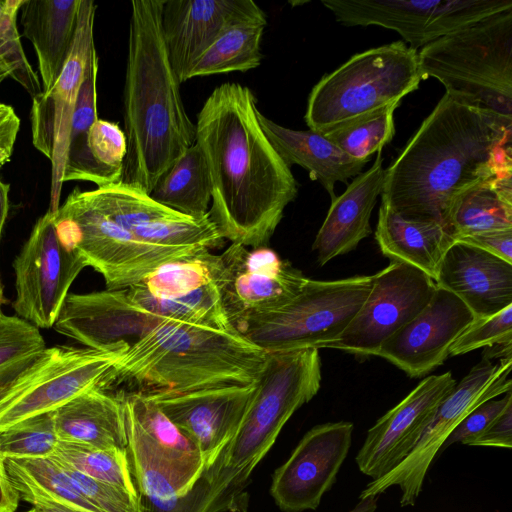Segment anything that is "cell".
<instances>
[{
  "label": "cell",
  "instance_id": "cell-1",
  "mask_svg": "<svg viewBox=\"0 0 512 512\" xmlns=\"http://www.w3.org/2000/svg\"><path fill=\"white\" fill-rule=\"evenodd\" d=\"M257 100L240 83L217 86L197 116L196 142L212 184L210 218L222 237L266 246L298 194V183L258 121Z\"/></svg>",
  "mask_w": 512,
  "mask_h": 512
},
{
  "label": "cell",
  "instance_id": "cell-2",
  "mask_svg": "<svg viewBox=\"0 0 512 512\" xmlns=\"http://www.w3.org/2000/svg\"><path fill=\"white\" fill-rule=\"evenodd\" d=\"M511 144L512 118L445 93L385 169L381 200L406 219L447 230L455 195L512 171Z\"/></svg>",
  "mask_w": 512,
  "mask_h": 512
},
{
  "label": "cell",
  "instance_id": "cell-3",
  "mask_svg": "<svg viewBox=\"0 0 512 512\" xmlns=\"http://www.w3.org/2000/svg\"><path fill=\"white\" fill-rule=\"evenodd\" d=\"M163 3L131 1L124 85L127 154L121 182L148 195L196 142L162 36Z\"/></svg>",
  "mask_w": 512,
  "mask_h": 512
},
{
  "label": "cell",
  "instance_id": "cell-4",
  "mask_svg": "<svg viewBox=\"0 0 512 512\" xmlns=\"http://www.w3.org/2000/svg\"><path fill=\"white\" fill-rule=\"evenodd\" d=\"M267 353L237 330L164 319L119 356L106 379L117 394H180L255 383Z\"/></svg>",
  "mask_w": 512,
  "mask_h": 512
},
{
  "label": "cell",
  "instance_id": "cell-5",
  "mask_svg": "<svg viewBox=\"0 0 512 512\" xmlns=\"http://www.w3.org/2000/svg\"><path fill=\"white\" fill-rule=\"evenodd\" d=\"M424 79L462 103L512 118V9L441 37L418 52Z\"/></svg>",
  "mask_w": 512,
  "mask_h": 512
},
{
  "label": "cell",
  "instance_id": "cell-6",
  "mask_svg": "<svg viewBox=\"0 0 512 512\" xmlns=\"http://www.w3.org/2000/svg\"><path fill=\"white\" fill-rule=\"evenodd\" d=\"M424 80L418 52L403 41L353 55L324 75L309 94L304 116L322 135L394 105Z\"/></svg>",
  "mask_w": 512,
  "mask_h": 512
},
{
  "label": "cell",
  "instance_id": "cell-7",
  "mask_svg": "<svg viewBox=\"0 0 512 512\" xmlns=\"http://www.w3.org/2000/svg\"><path fill=\"white\" fill-rule=\"evenodd\" d=\"M321 379L316 348L267 353L241 424L222 453L223 463L252 473L290 417L318 393Z\"/></svg>",
  "mask_w": 512,
  "mask_h": 512
},
{
  "label": "cell",
  "instance_id": "cell-8",
  "mask_svg": "<svg viewBox=\"0 0 512 512\" xmlns=\"http://www.w3.org/2000/svg\"><path fill=\"white\" fill-rule=\"evenodd\" d=\"M373 275L308 279L281 307L254 315L237 331L266 353L325 348L353 319L372 287Z\"/></svg>",
  "mask_w": 512,
  "mask_h": 512
},
{
  "label": "cell",
  "instance_id": "cell-9",
  "mask_svg": "<svg viewBox=\"0 0 512 512\" xmlns=\"http://www.w3.org/2000/svg\"><path fill=\"white\" fill-rule=\"evenodd\" d=\"M54 222L61 241L103 276L109 290L127 288L166 262L209 250L144 242L98 211L78 188L54 212Z\"/></svg>",
  "mask_w": 512,
  "mask_h": 512
},
{
  "label": "cell",
  "instance_id": "cell-10",
  "mask_svg": "<svg viewBox=\"0 0 512 512\" xmlns=\"http://www.w3.org/2000/svg\"><path fill=\"white\" fill-rule=\"evenodd\" d=\"M118 395L124 408L130 469L139 495L167 500L187 494L205 469L198 447L146 396Z\"/></svg>",
  "mask_w": 512,
  "mask_h": 512
},
{
  "label": "cell",
  "instance_id": "cell-11",
  "mask_svg": "<svg viewBox=\"0 0 512 512\" xmlns=\"http://www.w3.org/2000/svg\"><path fill=\"white\" fill-rule=\"evenodd\" d=\"M512 358L497 363L483 358L443 398L407 456L392 470L371 480L359 499L379 496L392 486L401 491V507L414 506L434 458L455 428L479 405L511 391Z\"/></svg>",
  "mask_w": 512,
  "mask_h": 512
},
{
  "label": "cell",
  "instance_id": "cell-12",
  "mask_svg": "<svg viewBox=\"0 0 512 512\" xmlns=\"http://www.w3.org/2000/svg\"><path fill=\"white\" fill-rule=\"evenodd\" d=\"M122 352L66 345L45 348L0 394V430L53 412L87 391H106L107 375Z\"/></svg>",
  "mask_w": 512,
  "mask_h": 512
},
{
  "label": "cell",
  "instance_id": "cell-13",
  "mask_svg": "<svg viewBox=\"0 0 512 512\" xmlns=\"http://www.w3.org/2000/svg\"><path fill=\"white\" fill-rule=\"evenodd\" d=\"M345 26H380L418 50L477 21L512 9V0H324Z\"/></svg>",
  "mask_w": 512,
  "mask_h": 512
},
{
  "label": "cell",
  "instance_id": "cell-14",
  "mask_svg": "<svg viewBox=\"0 0 512 512\" xmlns=\"http://www.w3.org/2000/svg\"><path fill=\"white\" fill-rule=\"evenodd\" d=\"M96 5L80 0L74 43L68 59L49 92L32 98V143L51 162V188L48 211L59 208L64 184L72 117L89 65L97 54L94 44Z\"/></svg>",
  "mask_w": 512,
  "mask_h": 512
},
{
  "label": "cell",
  "instance_id": "cell-15",
  "mask_svg": "<svg viewBox=\"0 0 512 512\" xmlns=\"http://www.w3.org/2000/svg\"><path fill=\"white\" fill-rule=\"evenodd\" d=\"M86 267L84 261L59 238L54 213L35 223L13 262L18 317L35 327H53L68 291Z\"/></svg>",
  "mask_w": 512,
  "mask_h": 512
},
{
  "label": "cell",
  "instance_id": "cell-16",
  "mask_svg": "<svg viewBox=\"0 0 512 512\" xmlns=\"http://www.w3.org/2000/svg\"><path fill=\"white\" fill-rule=\"evenodd\" d=\"M437 286L420 269L391 262L373 275L371 290L345 330L325 348L359 359L376 356L380 346L414 318L430 301Z\"/></svg>",
  "mask_w": 512,
  "mask_h": 512
},
{
  "label": "cell",
  "instance_id": "cell-17",
  "mask_svg": "<svg viewBox=\"0 0 512 512\" xmlns=\"http://www.w3.org/2000/svg\"><path fill=\"white\" fill-rule=\"evenodd\" d=\"M308 278L272 249L232 243L215 258V283L230 324L237 330L250 317L281 307Z\"/></svg>",
  "mask_w": 512,
  "mask_h": 512
},
{
  "label": "cell",
  "instance_id": "cell-18",
  "mask_svg": "<svg viewBox=\"0 0 512 512\" xmlns=\"http://www.w3.org/2000/svg\"><path fill=\"white\" fill-rule=\"evenodd\" d=\"M209 250L160 265L126 289L145 312L162 319L223 330L228 326Z\"/></svg>",
  "mask_w": 512,
  "mask_h": 512
},
{
  "label": "cell",
  "instance_id": "cell-19",
  "mask_svg": "<svg viewBox=\"0 0 512 512\" xmlns=\"http://www.w3.org/2000/svg\"><path fill=\"white\" fill-rule=\"evenodd\" d=\"M353 429L349 421L329 422L304 434L272 476L270 494L282 511L317 509L336 482L352 444Z\"/></svg>",
  "mask_w": 512,
  "mask_h": 512
},
{
  "label": "cell",
  "instance_id": "cell-20",
  "mask_svg": "<svg viewBox=\"0 0 512 512\" xmlns=\"http://www.w3.org/2000/svg\"><path fill=\"white\" fill-rule=\"evenodd\" d=\"M255 390L256 382L143 396L154 402L191 439L202 455L205 468H209L233 439Z\"/></svg>",
  "mask_w": 512,
  "mask_h": 512
},
{
  "label": "cell",
  "instance_id": "cell-21",
  "mask_svg": "<svg viewBox=\"0 0 512 512\" xmlns=\"http://www.w3.org/2000/svg\"><path fill=\"white\" fill-rule=\"evenodd\" d=\"M475 320L453 293L437 287L427 305L389 337L376 356L410 377H422L442 365L453 343Z\"/></svg>",
  "mask_w": 512,
  "mask_h": 512
},
{
  "label": "cell",
  "instance_id": "cell-22",
  "mask_svg": "<svg viewBox=\"0 0 512 512\" xmlns=\"http://www.w3.org/2000/svg\"><path fill=\"white\" fill-rule=\"evenodd\" d=\"M164 319L139 308L126 289L68 294L53 328L84 346L125 351Z\"/></svg>",
  "mask_w": 512,
  "mask_h": 512
},
{
  "label": "cell",
  "instance_id": "cell-23",
  "mask_svg": "<svg viewBox=\"0 0 512 512\" xmlns=\"http://www.w3.org/2000/svg\"><path fill=\"white\" fill-rule=\"evenodd\" d=\"M451 372L430 375L367 431L356 455L358 469L378 479L411 451L443 398L455 387Z\"/></svg>",
  "mask_w": 512,
  "mask_h": 512
},
{
  "label": "cell",
  "instance_id": "cell-24",
  "mask_svg": "<svg viewBox=\"0 0 512 512\" xmlns=\"http://www.w3.org/2000/svg\"><path fill=\"white\" fill-rule=\"evenodd\" d=\"M244 22H267V16L253 0H164L162 36L180 83L223 31Z\"/></svg>",
  "mask_w": 512,
  "mask_h": 512
},
{
  "label": "cell",
  "instance_id": "cell-25",
  "mask_svg": "<svg viewBox=\"0 0 512 512\" xmlns=\"http://www.w3.org/2000/svg\"><path fill=\"white\" fill-rule=\"evenodd\" d=\"M434 282L457 296L475 319L512 305V263L462 241L445 252Z\"/></svg>",
  "mask_w": 512,
  "mask_h": 512
},
{
  "label": "cell",
  "instance_id": "cell-26",
  "mask_svg": "<svg viewBox=\"0 0 512 512\" xmlns=\"http://www.w3.org/2000/svg\"><path fill=\"white\" fill-rule=\"evenodd\" d=\"M382 162L380 151L373 165L332 200L312 246L320 266L354 250L371 234L370 218L385 177Z\"/></svg>",
  "mask_w": 512,
  "mask_h": 512
},
{
  "label": "cell",
  "instance_id": "cell-27",
  "mask_svg": "<svg viewBox=\"0 0 512 512\" xmlns=\"http://www.w3.org/2000/svg\"><path fill=\"white\" fill-rule=\"evenodd\" d=\"M257 116L260 127L284 163L289 168L299 165L307 170L312 180L322 184L331 200L336 197L335 184L347 183L358 176L367 163L351 158L320 133L283 127L260 111Z\"/></svg>",
  "mask_w": 512,
  "mask_h": 512
},
{
  "label": "cell",
  "instance_id": "cell-28",
  "mask_svg": "<svg viewBox=\"0 0 512 512\" xmlns=\"http://www.w3.org/2000/svg\"><path fill=\"white\" fill-rule=\"evenodd\" d=\"M80 0H24L21 11L23 35L32 43L41 86L49 92L72 49Z\"/></svg>",
  "mask_w": 512,
  "mask_h": 512
},
{
  "label": "cell",
  "instance_id": "cell-29",
  "mask_svg": "<svg viewBox=\"0 0 512 512\" xmlns=\"http://www.w3.org/2000/svg\"><path fill=\"white\" fill-rule=\"evenodd\" d=\"M59 441L127 451L122 398L93 389L53 411Z\"/></svg>",
  "mask_w": 512,
  "mask_h": 512
},
{
  "label": "cell",
  "instance_id": "cell-30",
  "mask_svg": "<svg viewBox=\"0 0 512 512\" xmlns=\"http://www.w3.org/2000/svg\"><path fill=\"white\" fill-rule=\"evenodd\" d=\"M375 239L391 262L414 266L433 281L445 252L455 242L441 225L406 219L384 200L379 208Z\"/></svg>",
  "mask_w": 512,
  "mask_h": 512
},
{
  "label": "cell",
  "instance_id": "cell-31",
  "mask_svg": "<svg viewBox=\"0 0 512 512\" xmlns=\"http://www.w3.org/2000/svg\"><path fill=\"white\" fill-rule=\"evenodd\" d=\"M512 229V171L461 190L452 199L447 230L455 240Z\"/></svg>",
  "mask_w": 512,
  "mask_h": 512
},
{
  "label": "cell",
  "instance_id": "cell-32",
  "mask_svg": "<svg viewBox=\"0 0 512 512\" xmlns=\"http://www.w3.org/2000/svg\"><path fill=\"white\" fill-rule=\"evenodd\" d=\"M251 474L226 466L221 454L212 466L204 469L187 494L167 500L146 499L149 511L246 512L249 499L246 487Z\"/></svg>",
  "mask_w": 512,
  "mask_h": 512
},
{
  "label": "cell",
  "instance_id": "cell-33",
  "mask_svg": "<svg viewBox=\"0 0 512 512\" xmlns=\"http://www.w3.org/2000/svg\"><path fill=\"white\" fill-rule=\"evenodd\" d=\"M150 196L156 202L194 218L209 214L212 184L206 159L197 142L161 177Z\"/></svg>",
  "mask_w": 512,
  "mask_h": 512
},
{
  "label": "cell",
  "instance_id": "cell-34",
  "mask_svg": "<svg viewBox=\"0 0 512 512\" xmlns=\"http://www.w3.org/2000/svg\"><path fill=\"white\" fill-rule=\"evenodd\" d=\"M267 22H244L223 31L191 67L187 80L215 74L246 72L262 60L261 40Z\"/></svg>",
  "mask_w": 512,
  "mask_h": 512
},
{
  "label": "cell",
  "instance_id": "cell-35",
  "mask_svg": "<svg viewBox=\"0 0 512 512\" xmlns=\"http://www.w3.org/2000/svg\"><path fill=\"white\" fill-rule=\"evenodd\" d=\"M97 73L98 56L96 54L89 65L73 113L63 183L81 180L93 182L97 187L107 185L88 149V133L98 119Z\"/></svg>",
  "mask_w": 512,
  "mask_h": 512
},
{
  "label": "cell",
  "instance_id": "cell-36",
  "mask_svg": "<svg viewBox=\"0 0 512 512\" xmlns=\"http://www.w3.org/2000/svg\"><path fill=\"white\" fill-rule=\"evenodd\" d=\"M84 194L98 211L136 237L155 222L177 212L121 181Z\"/></svg>",
  "mask_w": 512,
  "mask_h": 512
},
{
  "label": "cell",
  "instance_id": "cell-37",
  "mask_svg": "<svg viewBox=\"0 0 512 512\" xmlns=\"http://www.w3.org/2000/svg\"><path fill=\"white\" fill-rule=\"evenodd\" d=\"M50 458L86 476L139 494L131 473L127 451L59 441Z\"/></svg>",
  "mask_w": 512,
  "mask_h": 512
},
{
  "label": "cell",
  "instance_id": "cell-38",
  "mask_svg": "<svg viewBox=\"0 0 512 512\" xmlns=\"http://www.w3.org/2000/svg\"><path fill=\"white\" fill-rule=\"evenodd\" d=\"M39 329L0 309V394L44 351Z\"/></svg>",
  "mask_w": 512,
  "mask_h": 512
},
{
  "label": "cell",
  "instance_id": "cell-39",
  "mask_svg": "<svg viewBox=\"0 0 512 512\" xmlns=\"http://www.w3.org/2000/svg\"><path fill=\"white\" fill-rule=\"evenodd\" d=\"M391 106L366 118L330 131L324 136L353 159L369 161L394 137V111Z\"/></svg>",
  "mask_w": 512,
  "mask_h": 512
},
{
  "label": "cell",
  "instance_id": "cell-40",
  "mask_svg": "<svg viewBox=\"0 0 512 512\" xmlns=\"http://www.w3.org/2000/svg\"><path fill=\"white\" fill-rule=\"evenodd\" d=\"M58 442L53 412H49L0 430V455L5 460L49 458Z\"/></svg>",
  "mask_w": 512,
  "mask_h": 512
},
{
  "label": "cell",
  "instance_id": "cell-41",
  "mask_svg": "<svg viewBox=\"0 0 512 512\" xmlns=\"http://www.w3.org/2000/svg\"><path fill=\"white\" fill-rule=\"evenodd\" d=\"M24 0L0 1V64L30 95L43 92L40 78L30 65L18 33L17 14Z\"/></svg>",
  "mask_w": 512,
  "mask_h": 512
},
{
  "label": "cell",
  "instance_id": "cell-42",
  "mask_svg": "<svg viewBox=\"0 0 512 512\" xmlns=\"http://www.w3.org/2000/svg\"><path fill=\"white\" fill-rule=\"evenodd\" d=\"M6 461L51 498L88 512H101L83 496L54 459L49 457Z\"/></svg>",
  "mask_w": 512,
  "mask_h": 512
},
{
  "label": "cell",
  "instance_id": "cell-43",
  "mask_svg": "<svg viewBox=\"0 0 512 512\" xmlns=\"http://www.w3.org/2000/svg\"><path fill=\"white\" fill-rule=\"evenodd\" d=\"M88 149L107 185L120 182L127 154V139L119 125L97 119L88 133Z\"/></svg>",
  "mask_w": 512,
  "mask_h": 512
},
{
  "label": "cell",
  "instance_id": "cell-44",
  "mask_svg": "<svg viewBox=\"0 0 512 512\" xmlns=\"http://www.w3.org/2000/svg\"><path fill=\"white\" fill-rule=\"evenodd\" d=\"M56 462L83 496L101 512H143L139 494L91 478L63 463Z\"/></svg>",
  "mask_w": 512,
  "mask_h": 512
},
{
  "label": "cell",
  "instance_id": "cell-45",
  "mask_svg": "<svg viewBox=\"0 0 512 512\" xmlns=\"http://www.w3.org/2000/svg\"><path fill=\"white\" fill-rule=\"evenodd\" d=\"M512 342V305L482 319H475L450 348L458 356L479 348Z\"/></svg>",
  "mask_w": 512,
  "mask_h": 512
},
{
  "label": "cell",
  "instance_id": "cell-46",
  "mask_svg": "<svg viewBox=\"0 0 512 512\" xmlns=\"http://www.w3.org/2000/svg\"><path fill=\"white\" fill-rule=\"evenodd\" d=\"M512 404L511 391L500 399H490L475 408L450 434L443 447L454 443L474 446L493 421Z\"/></svg>",
  "mask_w": 512,
  "mask_h": 512
},
{
  "label": "cell",
  "instance_id": "cell-47",
  "mask_svg": "<svg viewBox=\"0 0 512 512\" xmlns=\"http://www.w3.org/2000/svg\"><path fill=\"white\" fill-rule=\"evenodd\" d=\"M7 474L22 500L30 503L38 512H88L59 502L40 490L5 460Z\"/></svg>",
  "mask_w": 512,
  "mask_h": 512
},
{
  "label": "cell",
  "instance_id": "cell-48",
  "mask_svg": "<svg viewBox=\"0 0 512 512\" xmlns=\"http://www.w3.org/2000/svg\"><path fill=\"white\" fill-rule=\"evenodd\" d=\"M458 241L480 248L508 263H512V229L485 232Z\"/></svg>",
  "mask_w": 512,
  "mask_h": 512
},
{
  "label": "cell",
  "instance_id": "cell-49",
  "mask_svg": "<svg viewBox=\"0 0 512 512\" xmlns=\"http://www.w3.org/2000/svg\"><path fill=\"white\" fill-rule=\"evenodd\" d=\"M474 446L512 448V404L493 421Z\"/></svg>",
  "mask_w": 512,
  "mask_h": 512
},
{
  "label": "cell",
  "instance_id": "cell-50",
  "mask_svg": "<svg viewBox=\"0 0 512 512\" xmlns=\"http://www.w3.org/2000/svg\"><path fill=\"white\" fill-rule=\"evenodd\" d=\"M20 129V119L14 109L0 103V169L12 156Z\"/></svg>",
  "mask_w": 512,
  "mask_h": 512
},
{
  "label": "cell",
  "instance_id": "cell-51",
  "mask_svg": "<svg viewBox=\"0 0 512 512\" xmlns=\"http://www.w3.org/2000/svg\"><path fill=\"white\" fill-rule=\"evenodd\" d=\"M19 500V493L7 474L5 459L0 455V512H15Z\"/></svg>",
  "mask_w": 512,
  "mask_h": 512
},
{
  "label": "cell",
  "instance_id": "cell-52",
  "mask_svg": "<svg viewBox=\"0 0 512 512\" xmlns=\"http://www.w3.org/2000/svg\"><path fill=\"white\" fill-rule=\"evenodd\" d=\"M482 357L489 360L512 358V342L485 348Z\"/></svg>",
  "mask_w": 512,
  "mask_h": 512
},
{
  "label": "cell",
  "instance_id": "cell-53",
  "mask_svg": "<svg viewBox=\"0 0 512 512\" xmlns=\"http://www.w3.org/2000/svg\"><path fill=\"white\" fill-rule=\"evenodd\" d=\"M9 184L0 179V238L9 210Z\"/></svg>",
  "mask_w": 512,
  "mask_h": 512
},
{
  "label": "cell",
  "instance_id": "cell-54",
  "mask_svg": "<svg viewBox=\"0 0 512 512\" xmlns=\"http://www.w3.org/2000/svg\"><path fill=\"white\" fill-rule=\"evenodd\" d=\"M378 496H369L356 504V506L348 512H375L377 509Z\"/></svg>",
  "mask_w": 512,
  "mask_h": 512
},
{
  "label": "cell",
  "instance_id": "cell-55",
  "mask_svg": "<svg viewBox=\"0 0 512 512\" xmlns=\"http://www.w3.org/2000/svg\"><path fill=\"white\" fill-rule=\"evenodd\" d=\"M10 77L9 71L0 64V84L7 78Z\"/></svg>",
  "mask_w": 512,
  "mask_h": 512
},
{
  "label": "cell",
  "instance_id": "cell-56",
  "mask_svg": "<svg viewBox=\"0 0 512 512\" xmlns=\"http://www.w3.org/2000/svg\"><path fill=\"white\" fill-rule=\"evenodd\" d=\"M1 304H2V286H1V281H0V309H1Z\"/></svg>",
  "mask_w": 512,
  "mask_h": 512
},
{
  "label": "cell",
  "instance_id": "cell-57",
  "mask_svg": "<svg viewBox=\"0 0 512 512\" xmlns=\"http://www.w3.org/2000/svg\"><path fill=\"white\" fill-rule=\"evenodd\" d=\"M26 512H38L35 508L32 507V509L26 511Z\"/></svg>",
  "mask_w": 512,
  "mask_h": 512
}]
</instances>
